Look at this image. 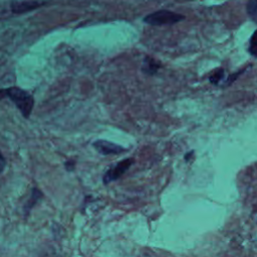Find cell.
Segmentation results:
<instances>
[{"mask_svg": "<svg viewBox=\"0 0 257 257\" xmlns=\"http://www.w3.org/2000/svg\"><path fill=\"white\" fill-rule=\"evenodd\" d=\"M0 93L5 97L10 98L24 117L28 118L30 116L34 104V99L30 93L19 87H9L5 90H1Z\"/></svg>", "mask_w": 257, "mask_h": 257, "instance_id": "1", "label": "cell"}, {"mask_svg": "<svg viewBox=\"0 0 257 257\" xmlns=\"http://www.w3.org/2000/svg\"><path fill=\"white\" fill-rule=\"evenodd\" d=\"M183 19L184 16L178 13L168 10H160L147 15L144 18V21L151 25H168L177 23Z\"/></svg>", "mask_w": 257, "mask_h": 257, "instance_id": "2", "label": "cell"}, {"mask_svg": "<svg viewBox=\"0 0 257 257\" xmlns=\"http://www.w3.org/2000/svg\"><path fill=\"white\" fill-rule=\"evenodd\" d=\"M134 163V159L128 158V159H124L122 161H120L119 163H117L115 166H113L111 169H109L103 176V183L104 184H108L118 178H120L126 171L127 169L133 165Z\"/></svg>", "mask_w": 257, "mask_h": 257, "instance_id": "3", "label": "cell"}, {"mask_svg": "<svg viewBox=\"0 0 257 257\" xmlns=\"http://www.w3.org/2000/svg\"><path fill=\"white\" fill-rule=\"evenodd\" d=\"M92 146L101 155H118L126 151L125 148L119 145H115L113 143L103 141V140L95 141L92 144Z\"/></svg>", "mask_w": 257, "mask_h": 257, "instance_id": "4", "label": "cell"}, {"mask_svg": "<svg viewBox=\"0 0 257 257\" xmlns=\"http://www.w3.org/2000/svg\"><path fill=\"white\" fill-rule=\"evenodd\" d=\"M42 3L38 1H20L17 3H13L11 6V9L15 13H23L30 10H33L39 6H41Z\"/></svg>", "mask_w": 257, "mask_h": 257, "instance_id": "5", "label": "cell"}, {"mask_svg": "<svg viewBox=\"0 0 257 257\" xmlns=\"http://www.w3.org/2000/svg\"><path fill=\"white\" fill-rule=\"evenodd\" d=\"M161 67V64L155 60L154 58L152 57H149L147 56L145 59H144V62H143V67H142V70L149 74V75H153L155 73H157L158 69Z\"/></svg>", "mask_w": 257, "mask_h": 257, "instance_id": "6", "label": "cell"}, {"mask_svg": "<svg viewBox=\"0 0 257 257\" xmlns=\"http://www.w3.org/2000/svg\"><path fill=\"white\" fill-rule=\"evenodd\" d=\"M42 197V194H41V192L38 190V189H33L32 190V194H31V197H30V199L28 200V202H27V204L25 205V207H24V209H25V211H26V213L27 212H29V210L34 206V204L38 201V199L39 198H41Z\"/></svg>", "mask_w": 257, "mask_h": 257, "instance_id": "7", "label": "cell"}, {"mask_svg": "<svg viewBox=\"0 0 257 257\" xmlns=\"http://www.w3.org/2000/svg\"><path fill=\"white\" fill-rule=\"evenodd\" d=\"M247 13L249 17L257 23V0H248Z\"/></svg>", "mask_w": 257, "mask_h": 257, "instance_id": "8", "label": "cell"}, {"mask_svg": "<svg viewBox=\"0 0 257 257\" xmlns=\"http://www.w3.org/2000/svg\"><path fill=\"white\" fill-rule=\"evenodd\" d=\"M249 53L254 56L257 57V29L253 32L251 38H250V42H249Z\"/></svg>", "mask_w": 257, "mask_h": 257, "instance_id": "9", "label": "cell"}, {"mask_svg": "<svg viewBox=\"0 0 257 257\" xmlns=\"http://www.w3.org/2000/svg\"><path fill=\"white\" fill-rule=\"evenodd\" d=\"M223 77H224V69L223 68H218L209 76V80L213 84H218L219 81L222 80Z\"/></svg>", "mask_w": 257, "mask_h": 257, "instance_id": "10", "label": "cell"}, {"mask_svg": "<svg viewBox=\"0 0 257 257\" xmlns=\"http://www.w3.org/2000/svg\"><path fill=\"white\" fill-rule=\"evenodd\" d=\"M4 166H5V160H4L3 156H2L1 153H0V173L3 171Z\"/></svg>", "mask_w": 257, "mask_h": 257, "instance_id": "11", "label": "cell"}, {"mask_svg": "<svg viewBox=\"0 0 257 257\" xmlns=\"http://www.w3.org/2000/svg\"><path fill=\"white\" fill-rule=\"evenodd\" d=\"M65 167H66V170L68 171H71V170H73V168H74V163L72 162L71 164H70V162H67V163H65Z\"/></svg>", "mask_w": 257, "mask_h": 257, "instance_id": "12", "label": "cell"}, {"mask_svg": "<svg viewBox=\"0 0 257 257\" xmlns=\"http://www.w3.org/2000/svg\"><path fill=\"white\" fill-rule=\"evenodd\" d=\"M193 153H194V152H189V153L185 156V160H186V161H189V159H190V157L193 155Z\"/></svg>", "mask_w": 257, "mask_h": 257, "instance_id": "13", "label": "cell"}]
</instances>
